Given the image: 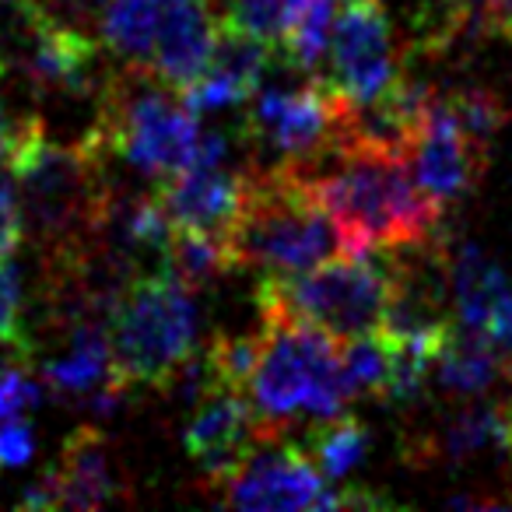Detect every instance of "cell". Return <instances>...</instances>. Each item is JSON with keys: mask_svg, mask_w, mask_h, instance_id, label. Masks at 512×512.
Here are the masks:
<instances>
[{"mask_svg": "<svg viewBox=\"0 0 512 512\" xmlns=\"http://www.w3.org/2000/svg\"><path fill=\"white\" fill-rule=\"evenodd\" d=\"M320 162L330 165L327 169L299 165V169L313 197L341 225L351 253H369L372 246L404 253L435 242L442 204L414 179L407 148L379 141L355 123Z\"/></svg>", "mask_w": 512, "mask_h": 512, "instance_id": "6da1fadb", "label": "cell"}, {"mask_svg": "<svg viewBox=\"0 0 512 512\" xmlns=\"http://www.w3.org/2000/svg\"><path fill=\"white\" fill-rule=\"evenodd\" d=\"M102 151L88 137L78 144L50 141L39 116H25L8 130L0 162L18 186L25 235L50 264L85 249L102 232L109 197L102 190Z\"/></svg>", "mask_w": 512, "mask_h": 512, "instance_id": "7a4b0ae2", "label": "cell"}, {"mask_svg": "<svg viewBox=\"0 0 512 512\" xmlns=\"http://www.w3.org/2000/svg\"><path fill=\"white\" fill-rule=\"evenodd\" d=\"M228 267L285 278L323 264L330 256L351 253L341 225L313 197L299 165L278 162L249 176V193L225 235Z\"/></svg>", "mask_w": 512, "mask_h": 512, "instance_id": "3957f363", "label": "cell"}, {"mask_svg": "<svg viewBox=\"0 0 512 512\" xmlns=\"http://www.w3.org/2000/svg\"><path fill=\"white\" fill-rule=\"evenodd\" d=\"M256 337L260 348L246 397L264 439H274L281 428H288V421L302 414L323 421L341 414L344 404L355 400L337 337L274 309H260Z\"/></svg>", "mask_w": 512, "mask_h": 512, "instance_id": "277c9868", "label": "cell"}, {"mask_svg": "<svg viewBox=\"0 0 512 512\" xmlns=\"http://www.w3.org/2000/svg\"><path fill=\"white\" fill-rule=\"evenodd\" d=\"M197 306L193 288L162 267L137 274L109 313V390L127 400L134 390H165L193 362Z\"/></svg>", "mask_w": 512, "mask_h": 512, "instance_id": "5b68a950", "label": "cell"}, {"mask_svg": "<svg viewBox=\"0 0 512 512\" xmlns=\"http://www.w3.org/2000/svg\"><path fill=\"white\" fill-rule=\"evenodd\" d=\"M85 137L102 155L127 158L155 179L190 169L204 141L197 113L179 99L176 88L130 64L127 74L99 92V116Z\"/></svg>", "mask_w": 512, "mask_h": 512, "instance_id": "8992f818", "label": "cell"}, {"mask_svg": "<svg viewBox=\"0 0 512 512\" xmlns=\"http://www.w3.org/2000/svg\"><path fill=\"white\" fill-rule=\"evenodd\" d=\"M397 299V260L376 264L369 253H341L302 274L271 278L256 285V306L313 323L316 330L351 341L386 323Z\"/></svg>", "mask_w": 512, "mask_h": 512, "instance_id": "52a82bcc", "label": "cell"}, {"mask_svg": "<svg viewBox=\"0 0 512 512\" xmlns=\"http://www.w3.org/2000/svg\"><path fill=\"white\" fill-rule=\"evenodd\" d=\"M358 109L330 78H313L306 88H267L246 116L249 141L278 151L288 165H316L355 127Z\"/></svg>", "mask_w": 512, "mask_h": 512, "instance_id": "ba28073f", "label": "cell"}, {"mask_svg": "<svg viewBox=\"0 0 512 512\" xmlns=\"http://www.w3.org/2000/svg\"><path fill=\"white\" fill-rule=\"evenodd\" d=\"M155 193L169 214L172 228L225 239L239 218L242 204H246L249 176L225 169V137L204 134L197 162L176 176L158 179Z\"/></svg>", "mask_w": 512, "mask_h": 512, "instance_id": "9c48e42d", "label": "cell"}, {"mask_svg": "<svg viewBox=\"0 0 512 512\" xmlns=\"http://www.w3.org/2000/svg\"><path fill=\"white\" fill-rule=\"evenodd\" d=\"M330 64V81L355 109L369 106L397 78V46L383 0H341Z\"/></svg>", "mask_w": 512, "mask_h": 512, "instance_id": "30bf717a", "label": "cell"}, {"mask_svg": "<svg viewBox=\"0 0 512 512\" xmlns=\"http://www.w3.org/2000/svg\"><path fill=\"white\" fill-rule=\"evenodd\" d=\"M127 495L113 453L99 428L81 425L67 435L60 460L25 488V509H99Z\"/></svg>", "mask_w": 512, "mask_h": 512, "instance_id": "8fae6325", "label": "cell"}, {"mask_svg": "<svg viewBox=\"0 0 512 512\" xmlns=\"http://www.w3.org/2000/svg\"><path fill=\"white\" fill-rule=\"evenodd\" d=\"M214 488L235 509H334L330 481L295 446L253 453Z\"/></svg>", "mask_w": 512, "mask_h": 512, "instance_id": "7c38bea8", "label": "cell"}, {"mask_svg": "<svg viewBox=\"0 0 512 512\" xmlns=\"http://www.w3.org/2000/svg\"><path fill=\"white\" fill-rule=\"evenodd\" d=\"M264 432L256 421L249 397L239 390H204L197 414L183 428V449L200 463L211 484L225 481L235 467L264 446Z\"/></svg>", "mask_w": 512, "mask_h": 512, "instance_id": "4fadbf2b", "label": "cell"}, {"mask_svg": "<svg viewBox=\"0 0 512 512\" xmlns=\"http://www.w3.org/2000/svg\"><path fill=\"white\" fill-rule=\"evenodd\" d=\"M407 155H411L414 179L439 204H449V200L470 193L488 169V141H477L474 134H467L442 109L439 95H435V106L428 109L421 130L414 134Z\"/></svg>", "mask_w": 512, "mask_h": 512, "instance_id": "5bb4252c", "label": "cell"}, {"mask_svg": "<svg viewBox=\"0 0 512 512\" xmlns=\"http://www.w3.org/2000/svg\"><path fill=\"white\" fill-rule=\"evenodd\" d=\"M102 57V39L78 25L57 22L29 4L25 15V57L22 67L36 92H88Z\"/></svg>", "mask_w": 512, "mask_h": 512, "instance_id": "9a60e30c", "label": "cell"}, {"mask_svg": "<svg viewBox=\"0 0 512 512\" xmlns=\"http://www.w3.org/2000/svg\"><path fill=\"white\" fill-rule=\"evenodd\" d=\"M271 64V46L260 39L246 36V32L232 29V25L218 22V43L207 60L204 74L179 92V99L193 109V113H207V109H228L242 106L260 92V81Z\"/></svg>", "mask_w": 512, "mask_h": 512, "instance_id": "2e32d148", "label": "cell"}, {"mask_svg": "<svg viewBox=\"0 0 512 512\" xmlns=\"http://www.w3.org/2000/svg\"><path fill=\"white\" fill-rule=\"evenodd\" d=\"M211 8L214 0H169L144 71L176 92L197 81L218 43V18Z\"/></svg>", "mask_w": 512, "mask_h": 512, "instance_id": "e0dca14e", "label": "cell"}, {"mask_svg": "<svg viewBox=\"0 0 512 512\" xmlns=\"http://www.w3.org/2000/svg\"><path fill=\"white\" fill-rule=\"evenodd\" d=\"M43 379L57 397H95L109 383V316H78L71 348L46 362Z\"/></svg>", "mask_w": 512, "mask_h": 512, "instance_id": "ac0fdd59", "label": "cell"}, {"mask_svg": "<svg viewBox=\"0 0 512 512\" xmlns=\"http://www.w3.org/2000/svg\"><path fill=\"white\" fill-rule=\"evenodd\" d=\"M435 372H439V383L453 393H463V397H474V393H484L498 376L505 372L502 365V351L481 330L463 327V334L453 327L449 341L442 344L439 362H435Z\"/></svg>", "mask_w": 512, "mask_h": 512, "instance_id": "d6986e66", "label": "cell"}, {"mask_svg": "<svg viewBox=\"0 0 512 512\" xmlns=\"http://www.w3.org/2000/svg\"><path fill=\"white\" fill-rule=\"evenodd\" d=\"M169 0H106L102 11V46L113 50L130 67H148V53L155 43Z\"/></svg>", "mask_w": 512, "mask_h": 512, "instance_id": "ffe728a7", "label": "cell"}, {"mask_svg": "<svg viewBox=\"0 0 512 512\" xmlns=\"http://www.w3.org/2000/svg\"><path fill=\"white\" fill-rule=\"evenodd\" d=\"M369 442H372V435H369V428H365V421L341 411V414L323 418V425L309 428L306 449H302V453L309 456V463H313L330 484H337L365 460Z\"/></svg>", "mask_w": 512, "mask_h": 512, "instance_id": "44dd1931", "label": "cell"}, {"mask_svg": "<svg viewBox=\"0 0 512 512\" xmlns=\"http://www.w3.org/2000/svg\"><path fill=\"white\" fill-rule=\"evenodd\" d=\"M453 292H456V309H460L463 327L484 330L495 302L509 292V281H505V274L491 264L481 249L463 246L453 264Z\"/></svg>", "mask_w": 512, "mask_h": 512, "instance_id": "7402d4cb", "label": "cell"}, {"mask_svg": "<svg viewBox=\"0 0 512 512\" xmlns=\"http://www.w3.org/2000/svg\"><path fill=\"white\" fill-rule=\"evenodd\" d=\"M341 0H306L299 11V18L292 22V29L285 32L278 53L292 67L313 71L323 57L330 53V39H334V22Z\"/></svg>", "mask_w": 512, "mask_h": 512, "instance_id": "603a6c76", "label": "cell"}, {"mask_svg": "<svg viewBox=\"0 0 512 512\" xmlns=\"http://www.w3.org/2000/svg\"><path fill=\"white\" fill-rule=\"evenodd\" d=\"M306 0H221V25L246 32V36L260 39L271 50H278L285 32L292 29V22L299 18Z\"/></svg>", "mask_w": 512, "mask_h": 512, "instance_id": "cb8c5ba5", "label": "cell"}, {"mask_svg": "<svg viewBox=\"0 0 512 512\" xmlns=\"http://www.w3.org/2000/svg\"><path fill=\"white\" fill-rule=\"evenodd\" d=\"M439 102L477 141H491L505 127V120H509L505 102L495 92H488V88H456V92L439 95Z\"/></svg>", "mask_w": 512, "mask_h": 512, "instance_id": "d4e9b609", "label": "cell"}, {"mask_svg": "<svg viewBox=\"0 0 512 512\" xmlns=\"http://www.w3.org/2000/svg\"><path fill=\"white\" fill-rule=\"evenodd\" d=\"M0 344L22 358H32V337L22 313V274L15 267V256L0 260Z\"/></svg>", "mask_w": 512, "mask_h": 512, "instance_id": "484cf974", "label": "cell"}, {"mask_svg": "<svg viewBox=\"0 0 512 512\" xmlns=\"http://www.w3.org/2000/svg\"><path fill=\"white\" fill-rule=\"evenodd\" d=\"M25 239L22 204H18V186L8 165L0 162V260H11Z\"/></svg>", "mask_w": 512, "mask_h": 512, "instance_id": "4316f807", "label": "cell"}, {"mask_svg": "<svg viewBox=\"0 0 512 512\" xmlns=\"http://www.w3.org/2000/svg\"><path fill=\"white\" fill-rule=\"evenodd\" d=\"M32 453H36V435H32L29 421L22 414L4 421V428H0V470L25 467Z\"/></svg>", "mask_w": 512, "mask_h": 512, "instance_id": "83f0119b", "label": "cell"}, {"mask_svg": "<svg viewBox=\"0 0 512 512\" xmlns=\"http://www.w3.org/2000/svg\"><path fill=\"white\" fill-rule=\"evenodd\" d=\"M481 334H488L491 341L498 344L502 355H512V288L495 302V309H491V316H488V323H484Z\"/></svg>", "mask_w": 512, "mask_h": 512, "instance_id": "f1b7e54d", "label": "cell"}, {"mask_svg": "<svg viewBox=\"0 0 512 512\" xmlns=\"http://www.w3.org/2000/svg\"><path fill=\"white\" fill-rule=\"evenodd\" d=\"M484 22L498 39H512V0H481Z\"/></svg>", "mask_w": 512, "mask_h": 512, "instance_id": "f546056e", "label": "cell"}, {"mask_svg": "<svg viewBox=\"0 0 512 512\" xmlns=\"http://www.w3.org/2000/svg\"><path fill=\"white\" fill-rule=\"evenodd\" d=\"M428 4H435V8H442L449 18H453L456 25L467 18V8H470V0H428Z\"/></svg>", "mask_w": 512, "mask_h": 512, "instance_id": "4dcf8cb0", "label": "cell"}, {"mask_svg": "<svg viewBox=\"0 0 512 512\" xmlns=\"http://www.w3.org/2000/svg\"><path fill=\"white\" fill-rule=\"evenodd\" d=\"M15 365H29V358H22L18 351H11V348H4V344H0V379L8 376Z\"/></svg>", "mask_w": 512, "mask_h": 512, "instance_id": "1f68e13d", "label": "cell"}, {"mask_svg": "<svg viewBox=\"0 0 512 512\" xmlns=\"http://www.w3.org/2000/svg\"><path fill=\"white\" fill-rule=\"evenodd\" d=\"M8 120H4V106H0V155H4V144H8Z\"/></svg>", "mask_w": 512, "mask_h": 512, "instance_id": "d6a6232c", "label": "cell"}]
</instances>
